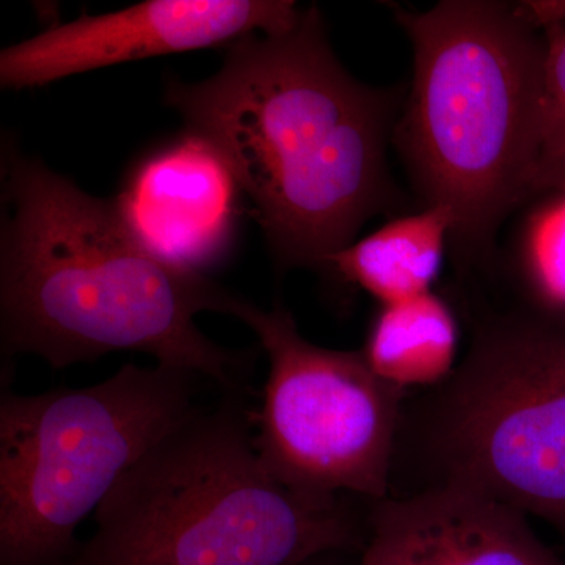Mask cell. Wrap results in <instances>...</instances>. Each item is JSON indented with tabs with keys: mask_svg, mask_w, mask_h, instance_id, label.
Masks as SVG:
<instances>
[{
	"mask_svg": "<svg viewBox=\"0 0 565 565\" xmlns=\"http://www.w3.org/2000/svg\"><path fill=\"white\" fill-rule=\"evenodd\" d=\"M516 236L519 307L565 322V191L542 193Z\"/></svg>",
	"mask_w": 565,
	"mask_h": 565,
	"instance_id": "cell-13",
	"label": "cell"
},
{
	"mask_svg": "<svg viewBox=\"0 0 565 565\" xmlns=\"http://www.w3.org/2000/svg\"><path fill=\"white\" fill-rule=\"evenodd\" d=\"M356 565H565L530 516L473 493L440 490L371 501Z\"/></svg>",
	"mask_w": 565,
	"mask_h": 565,
	"instance_id": "cell-10",
	"label": "cell"
},
{
	"mask_svg": "<svg viewBox=\"0 0 565 565\" xmlns=\"http://www.w3.org/2000/svg\"><path fill=\"white\" fill-rule=\"evenodd\" d=\"M247 393L196 408L126 471L63 565H303L359 556L370 500L289 489L256 451Z\"/></svg>",
	"mask_w": 565,
	"mask_h": 565,
	"instance_id": "cell-4",
	"label": "cell"
},
{
	"mask_svg": "<svg viewBox=\"0 0 565 565\" xmlns=\"http://www.w3.org/2000/svg\"><path fill=\"white\" fill-rule=\"evenodd\" d=\"M244 196L222 151L188 128L137 159L111 203L152 258L207 277L233 250Z\"/></svg>",
	"mask_w": 565,
	"mask_h": 565,
	"instance_id": "cell-9",
	"label": "cell"
},
{
	"mask_svg": "<svg viewBox=\"0 0 565 565\" xmlns=\"http://www.w3.org/2000/svg\"><path fill=\"white\" fill-rule=\"evenodd\" d=\"M303 10L289 0H148L55 24L0 52L3 88L43 87L118 63L230 47L289 31Z\"/></svg>",
	"mask_w": 565,
	"mask_h": 565,
	"instance_id": "cell-8",
	"label": "cell"
},
{
	"mask_svg": "<svg viewBox=\"0 0 565 565\" xmlns=\"http://www.w3.org/2000/svg\"><path fill=\"white\" fill-rule=\"evenodd\" d=\"M166 99L225 156L282 270H326L396 199V93L353 79L316 7L289 31L226 47L210 79L169 82Z\"/></svg>",
	"mask_w": 565,
	"mask_h": 565,
	"instance_id": "cell-1",
	"label": "cell"
},
{
	"mask_svg": "<svg viewBox=\"0 0 565 565\" xmlns=\"http://www.w3.org/2000/svg\"><path fill=\"white\" fill-rule=\"evenodd\" d=\"M415 74L394 129L424 207L455 217L459 273L492 258L498 230L537 196L544 126V29L515 3L396 9Z\"/></svg>",
	"mask_w": 565,
	"mask_h": 565,
	"instance_id": "cell-3",
	"label": "cell"
},
{
	"mask_svg": "<svg viewBox=\"0 0 565 565\" xmlns=\"http://www.w3.org/2000/svg\"><path fill=\"white\" fill-rule=\"evenodd\" d=\"M0 333L7 360L33 353L54 370L106 353H150L245 392L247 353L212 343L203 311L232 315L239 297L143 250L111 200L81 191L14 148L3 152Z\"/></svg>",
	"mask_w": 565,
	"mask_h": 565,
	"instance_id": "cell-2",
	"label": "cell"
},
{
	"mask_svg": "<svg viewBox=\"0 0 565 565\" xmlns=\"http://www.w3.org/2000/svg\"><path fill=\"white\" fill-rule=\"evenodd\" d=\"M542 29L545 33L546 55L537 196L546 192L565 191V22Z\"/></svg>",
	"mask_w": 565,
	"mask_h": 565,
	"instance_id": "cell-14",
	"label": "cell"
},
{
	"mask_svg": "<svg viewBox=\"0 0 565 565\" xmlns=\"http://www.w3.org/2000/svg\"><path fill=\"white\" fill-rule=\"evenodd\" d=\"M233 316L250 327L269 360L253 426L270 475L316 497H388L407 394L377 377L362 352L305 340L285 308L264 311L239 299Z\"/></svg>",
	"mask_w": 565,
	"mask_h": 565,
	"instance_id": "cell-7",
	"label": "cell"
},
{
	"mask_svg": "<svg viewBox=\"0 0 565 565\" xmlns=\"http://www.w3.org/2000/svg\"><path fill=\"white\" fill-rule=\"evenodd\" d=\"M452 226L451 211L423 207L338 252L326 270L359 286L381 307L415 299L434 291Z\"/></svg>",
	"mask_w": 565,
	"mask_h": 565,
	"instance_id": "cell-11",
	"label": "cell"
},
{
	"mask_svg": "<svg viewBox=\"0 0 565 565\" xmlns=\"http://www.w3.org/2000/svg\"><path fill=\"white\" fill-rule=\"evenodd\" d=\"M356 557L359 556L349 555V553H327L303 565H356Z\"/></svg>",
	"mask_w": 565,
	"mask_h": 565,
	"instance_id": "cell-15",
	"label": "cell"
},
{
	"mask_svg": "<svg viewBox=\"0 0 565 565\" xmlns=\"http://www.w3.org/2000/svg\"><path fill=\"white\" fill-rule=\"evenodd\" d=\"M460 329L455 310L437 292L384 305L360 349L367 366L405 394L433 388L459 363Z\"/></svg>",
	"mask_w": 565,
	"mask_h": 565,
	"instance_id": "cell-12",
	"label": "cell"
},
{
	"mask_svg": "<svg viewBox=\"0 0 565 565\" xmlns=\"http://www.w3.org/2000/svg\"><path fill=\"white\" fill-rule=\"evenodd\" d=\"M473 493L565 541V322L515 305L486 316L441 384L407 394L392 498Z\"/></svg>",
	"mask_w": 565,
	"mask_h": 565,
	"instance_id": "cell-5",
	"label": "cell"
},
{
	"mask_svg": "<svg viewBox=\"0 0 565 565\" xmlns=\"http://www.w3.org/2000/svg\"><path fill=\"white\" fill-rule=\"evenodd\" d=\"M202 382L128 363L102 384L25 396L2 382L0 565H63L77 526L199 408Z\"/></svg>",
	"mask_w": 565,
	"mask_h": 565,
	"instance_id": "cell-6",
	"label": "cell"
}]
</instances>
